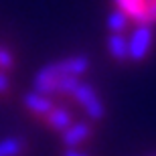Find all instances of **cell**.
<instances>
[{
	"label": "cell",
	"mask_w": 156,
	"mask_h": 156,
	"mask_svg": "<svg viewBox=\"0 0 156 156\" xmlns=\"http://www.w3.org/2000/svg\"><path fill=\"white\" fill-rule=\"evenodd\" d=\"M152 47H154V30H152V27L150 24H136L134 33L128 39L130 61H134V63L144 61L152 53Z\"/></svg>",
	"instance_id": "6da1fadb"
},
{
	"label": "cell",
	"mask_w": 156,
	"mask_h": 156,
	"mask_svg": "<svg viewBox=\"0 0 156 156\" xmlns=\"http://www.w3.org/2000/svg\"><path fill=\"white\" fill-rule=\"evenodd\" d=\"M71 95H73V99L85 110V114L91 118V120H101V118L105 116L104 101L99 99V95H98V91H95L93 85L79 81V85L75 87V91L71 93Z\"/></svg>",
	"instance_id": "7a4b0ae2"
},
{
	"label": "cell",
	"mask_w": 156,
	"mask_h": 156,
	"mask_svg": "<svg viewBox=\"0 0 156 156\" xmlns=\"http://www.w3.org/2000/svg\"><path fill=\"white\" fill-rule=\"evenodd\" d=\"M55 69L61 73V75H73V77H81L83 73H87L89 69V57L85 55H73V57H65V59H59V61H53Z\"/></svg>",
	"instance_id": "3957f363"
},
{
	"label": "cell",
	"mask_w": 156,
	"mask_h": 156,
	"mask_svg": "<svg viewBox=\"0 0 156 156\" xmlns=\"http://www.w3.org/2000/svg\"><path fill=\"white\" fill-rule=\"evenodd\" d=\"M24 108L30 112V114H35L39 118H47L51 114V110L55 108V101H53L51 95H45V93H39V91H29L24 95Z\"/></svg>",
	"instance_id": "277c9868"
},
{
	"label": "cell",
	"mask_w": 156,
	"mask_h": 156,
	"mask_svg": "<svg viewBox=\"0 0 156 156\" xmlns=\"http://www.w3.org/2000/svg\"><path fill=\"white\" fill-rule=\"evenodd\" d=\"M91 136V126L87 122H73L63 132V144L67 148H77L81 142H85Z\"/></svg>",
	"instance_id": "5b68a950"
},
{
	"label": "cell",
	"mask_w": 156,
	"mask_h": 156,
	"mask_svg": "<svg viewBox=\"0 0 156 156\" xmlns=\"http://www.w3.org/2000/svg\"><path fill=\"white\" fill-rule=\"evenodd\" d=\"M105 45H108V53L112 55L114 61H118V63L130 61V55H128V39L124 35H112L110 33Z\"/></svg>",
	"instance_id": "8992f818"
},
{
	"label": "cell",
	"mask_w": 156,
	"mask_h": 156,
	"mask_svg": "<svg viewBox=\"0 0 156 156\" xmlns=\"http://www.w3.org/2000/svg\"><path fill=\"white\" fill-rule=\"evenodd\" d=\"M47 124L53 128V130H57V132H65L67 128L73 124V116H71V112L63 105H55L51 110V114L45 118Z\"/></svg>",
	"instance_id": "52a82bcc"
},
{
	"label": "cell",
	"mask_w": 156,
	"mask_h": 156,
	"mask_svg": "<svg viewBox=\"0 0 156 156\" xmlns=\"http://www.w3.org/2000/svg\"><path fill=\"white\" fill-rule=\"evenodd\" d=\"M128 27H130V18L120 8L110 12V16H108V30H110L112 35H124L128 30Z\"/></svg>",
	"instance_id": "ba28073f"
},
{
	"label": "cell",
	"mask_w": 156,
	"mask_h": 156,
	"mask_svg": "<svg viewBox=\"0 0 156 156\" xmlns=\"http://www.w3.org/2000/svg\"><path fill=\"white\" fill-rule=\"evenodd\" d=\"M79 77H73V75H61L57 79V85H55V93L59 95H71L75 91V87L79 85Z\"/></svg>",
	"instance_id": "9c48e42d"
},
{
	"label": "cell",
	"mask_w": 156,
	"mask_h": 156,
	"mask_svg": "<svg viewBox=\"0 0 156 156\" xmlns=\"http://www.w3.org/2000/svg\"><path fill=\"white\" fill-rule=\"evenodd\" d=\"M20 152H23V140L20 138L0 140V156H18Z\"/></svg>",
	"instance_id": "30bf717a"
},
{
	"label": "cell",
	"mask_w": 156,
	"mask_h": 156,
	"mask_svg": "<svg viewBox=\"0 0 156 156\" xmlns=\"http://www.w3.org/2000/svg\"><path fill=\"white\" fill-rule=\"evenodd\" d=\"M14 55H12L6 47H2L0 45V71H10V69H14Z\"/></svg>",
	"instance_id": "8fae6325"
},
{
	"label": "cell",
	"mask_w": 156,
	"mask_h": 156,
	"mask_svg": "<svg viewBox=\"0 0 156 156\" xmlns=\"http://www.w3.org/2000/svg\"><path fill=\"white\" fill-rule=\"evenodd\" d=\"M146 23L150 24H156V0H150L146 2Z\"/></svg>",
	"instance_id": "7c38bea8"
},
{
	"label": "cell",
	"mask_w": 156,
	"mask_h": 156,
	"mask_svg": "<svg viewBox=\"0 0 156 156\" xmlns=\"http://www.w3.org/2000/svg\"><path fill=\"white\" fill-rule=\"evenodd\" d=\"M10 87V79L6 75V71H0V93H6Z\"/></svg>",
	"instance_id": "4fadbf2b"
},
{
	"label": "cell",
	"mask_w": 156,
	"mask_h": 156,
	"mask_svg": "<svg viewBox=\"0 0 156 156\" xmlns=\"http://www.w3.org/2000/svg\"><path fill=\"white\" fill-rule=\"evenodd\" d=\"M63 156H89V154H85V152L77 150V148H67V150L63 152Z\"/></svg>",
	"instance_id": "5bb4252c"
},
{
	"label": "cell",
	"mask_w": 156,
	"mask_h": 156,
	"mask_svg": "<svg viewBox=\"0 0 156 156\" xmlns=\"http://www.w3.org/2000/svg\"><path fill=\"white\" fill-rule=\"evenodd\" d=\"M144 2H150V0H144Z\"/></svg>",
	"instance_id": "9a60e30c"
}]
</instances>
